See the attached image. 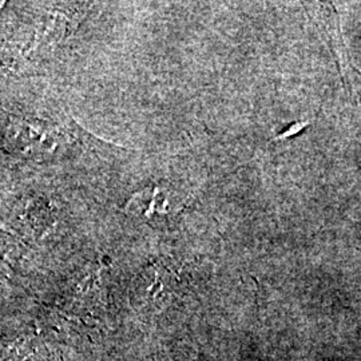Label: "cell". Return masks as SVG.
Wrapping results in <instances>:
<instances>
[{
  "label": "cell",
  "mask_w": 361,
  "mask_h": 361,
  "mask_svg": "<svg viewBox=\"0 0 361 361\" xmlns=\"http://www.w3.org/2000/svg\"><path fill=\"white\" fill-rule=\"evenodd\" d=\"M310 122H312V121H307V122H297L295 125H292L289 129L285 130L283 134H280L279 137L273 138L271 141H280V140H285V138H290L292 135L298 134L301 130L305 129V128L310 125Z\"/></svg>",
  "instance_id": "7a4b0ae2"
},
{
  "label": "cell",
  "mask_w": 361,
  "mask_h": 361,
  "mask_svg": "<svg viewBox=\"0 0 361 361\" xmlns=\"http://www.w3.org/2000/svg\"><path fill=\"white\" fill-rule=\"evenodd\" d=\"M10 149L25 157L51 154L58 146V131L44 121L13 118L6 130Z\"/></svg>",
  "instance_id": "6da1fadb"
}]
</instances>
